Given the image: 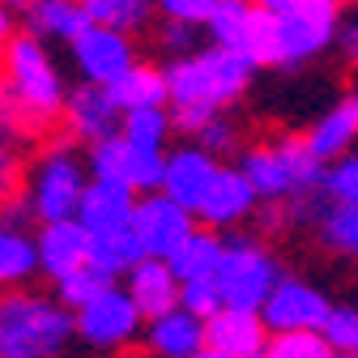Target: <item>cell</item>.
I'll return each instance as SVG.
<instances>
[{"label":"cell","instance_id":"obj_1","mask_svg":"<svg viewBox=\"0 0 358 358\" xmlns=\"http://www.w3.org/2000/svg\"><path fill=\"white\" fill-rule=\"evenodd\" d=\"M0 99L13 111L26 137L48 132L64 120L69 85L52 56V43H43L30 30H13L0 48Z\"/></svg>","mask_w":358,"mask_h":358},{"label":"cell","instance_id":"obj_2","mask_svg":"<svg viewBox=\"0 0 358 358\" xmlns=\"http://www.w3.org/2000/svg\"><path fill=\"white\" fill-rule=\"evenodd\" d=\"M162 69H166L175 128L188 132V137L205 120H213L217 111L235 107L248 94L252 73H256V64L248 56L227 52V48H217V43H205L201 52H192L184 60H171Z\"/></svg>","mask_w":358,"mask_h":358},{"label":"cell","instance_id":"obj_3","mask_svg":"<svg viewBox=\"0 0 358 358\" xmlns=\"http://www.w3.org/2000/svg\"><path fill=\"white\" fill-rule=\"evenodd\" d=\"M345 5H358V0H294L290 9L268 13L260 69H303L320 52H329Z\"/></svg>","mask_w":358,"mask_h":358},{"label":"cell","instance_id":"obj_4","mask_svg":"<svg viewBox=\"0 0 358 358\" xmlns=\"http://www.w3.org/2000/svg\"><path fill=\"white\" fill-rule=\"evenodd\" d=\"M73 333L77 316H69L64 303L38 294L0 299V358H56Z\"/></svg>","mask_w":358,"mask_h":358},{"label":"cell","instance_id":"obj_5","mask_svg":"<svg viewBox=\"0 0 358 358\" xmlns=\"http://www.w3.org/2000/svg\"><path fill=\"white\" fill-rule=\"evenodd\" d=\"M239 166L252 179V188L260 192V201H286L294 192L324 188V175H329V162H320L307 150V137H282L273 145H252Z\"/></svg>","mask_w":358,"mask_h":358},{"label":"cell","instance_id":"obj_6","mask_svg":"<svg viewBox=\"0 0 358 358\" xmlns=\"http://www.w3.org/2000/svg\"><path fill=\"white\" fill-rule=\"evenodd\" d=\"M85 184H90V166L77 158L73 137H64V141H52L34 158L22 196L30 201L38 222H60V217H77Z\"/></svg>","mask_w":358,"mask_h":358},{"label":"cell","instance_id":"obj_7","mask_svg":"<svg viewBox=\"0 0 358 358\" xmlns=\"http://www.w3.org/2000/svg\"><path fill=\"white\" fill-rule=\"evenodd\" d=\"M278 282H282L278 278V260L268 256L260 243H252V239L227 243L222 264H217V290H222V303H227V307L260 311Z\"/></svg>","mask_w":358,"mask_h":358},{"label":"cell","instance_id":"obj_8","mask_svg":"<svg viewBox=\"0 0 358 358\" xmlns=\"http://www.w3.org/2000/svg\"><path fill=\"white\" fill-rule=\"evenodd\" d=\"M69 56L81 81H94V85H115L132 64L141 60L137 52V34H124L111 26L90 22L73 43H69Z\"/></svg>","mask_w":358,"mask_h":358},{"label":"cell","instance_id":"obj_9","mask_svg":"<svg viewBox=\"0 0 358 358\" xmlns=\"http://www.w3.org/2000/svg\"><path fill=\"white\" fill-rule=\"evenodd\" d=\"M141 320H145V311L137 307V299H132L128 290H120V286H107L85 307H77V333L94 350L128 345L132 337L141 333Z\"/></svg>","mask_w":358,"mask_h":358},{"label":"cell","instance_id":"obj_10","mask_svg":"<svg viewBox=\"0 0 358 358\" xmlns=\"http://www.w3.org/2000/svg\"><path fill=\"white\" fill-rule=\"evenodd\" d=\"M192 209L188 205H179V201H171L166 192H150V196H141L137 201V213H132V235L141 239V248H145V256H162V260H171L175 252H179V243H184L196 227H192Z\"/></svg>","mask_w":358,"mask_h":358},{"label":"cell","instance_id":"obj_11","mask_svg":"<svg viewBox=\"0 0 358 358\" xmlns=\"http://www.w3.org/2000/svg\"><path fill=\"white\" fill-rule=\"evenodd\" d=\"M124 124V107L115 103L111 85H94V81H77L69 85V99H64V132L73 141L94 145L111 132H120Z\"/></svg>","mask_w":358,"mask_h":358},{"label":"cell","instance_id":"obj_12","mask_svg":"<svg viewBox=\"0 0 358 358\" xmlns=\"http://www.w3.org/2000/svg\"><path fill=\"white\" fill-rule=\"evenodd\" d=\"M264 30H268V9H260L256 0H222L205 26L209 43L248 56L256 69H260V52H264Z\"/></svg>","mask_w":358,"mask_h":358},{"label":"cell","instance_id":"obj_13","mask_svg":"<svg viewBox=\"0 0 358 358\" xmlns=\"http://www.w3.org/2000/svg\"><path fill=\"white\" fill-rule=\"evenodd\" d=\"M329 311L333 307H329V299L316 286L294 282V278H282L273 286V294L264 299L260 316H264L268 333H290V329H324Z\"/></svg>","mask_w":358,"mask_h":358},{"label":"cell","instance_id":"obj_14","mask_svg":"<svg viewBox=\"0 0 358 358\" xmlns=\"http://www.w3.org/2000/svg\"><path fill=\"white\" fill-rule=\"evenodd\" d=\"M213 175H217V154H209L205 145H179L166 154V166H162V184L158 192H166L171 201L179 205H188L196 213V205L205 201L209 184H213Z\"/></svg>","mask_w":358,"mask_h":358},{"label":"cell","instance_id":"obj_15","mask_svg":"<svg viewBox=\"0 0 358 358\" xmlns=\"http://www.w3.org/2000/svg\"><path fill=\"white\" fill-rule=\"evenodd\" d=\"M13 5V17H17V30H30L38 34L43 43H69L90 26L81 0H9Z\"/></svg>","mask_w":358,"mask_h":358},{"label":"cell","instance_id":"obj_16","mask_svg":"<svg viewBox=\"0 0 358 358\" xmlns=\"http://www.w3.org/2000/svg\"><path fill=\"white\" fill-rule=\"evenodd\" d=\"M256 201H260V192L252 188L243 166H217L205 201L196 205V217L209 222V227H231V222H243L256 213Z\"/></svg>","mask_w":358,"mask_h":358},{"label":"cell","instance_id":"obj_17","mask_svg":"<svg viewBox=\"0 0 358 358\" xmlns=\"http://www.w3.org/2000/svg\"><path fill=\"white\" fill-rule=\"evenodd\" d=\"M205 345L227 350V354H235V358H264L268 324H264L260 311H248V307H222L217 316L205 320Z\"/></svg>","mask_w":358,"mask_h":358},{"label":"cell","instance_id":"obj_18","mask_svg":"<svg viewBox=\"0 0 358 358\" xmlns=\"http://www.w3.org/2000/svg\"><path fill=\"white\" fill-rule=\"evenodd\" d=\"M137 188L132 184H111V179H94L90 175L85 184V196L77 205V217L90 235L99 231H120V227H132V213H137Z\"/></svg>","mask_w":358,"mask_h":358},{"label":"cell","instance_id":"obj_19","mask_svg":"<svg viewBox=\"0 0 358 358\" xmlns=\"http://www.w3.org/2000/svg\"><path fill=\"white\" fill-rule=\"evenodd\" d=\"M90 264V231L81 227V217H60V222H43L38 231V268L52 282L64 273Z\"/></svg>","mask_w":358,"mask_h":358},{"label":"cell","instance_id":"obj_20","mask_svg":"<svg viewBox=\"0 0 358 358\" xmlns=\"http://www.w3.org/2000/svg\"><path fill=\"white\" fill-rule=\"evenodd\" d=\"M128 294L137 299V307L145 311V320L166 316L171 307H179V294H184V282L171 268V260L162 256H141L128 268Z\"/></svg>","mask_w":358,"mask_h":358},{"label":"cell","instance_id":"obj_21","mask_svg":"<svg viewBox=\"0 0 358 358\" xmlns=\"http://www.w3.org/2000/svg\"><path fill=\"white\" fill-rule=\"evenodd\" d=\"M358 141V90L345 94L333 111H324L307 132V150L316 154L320 162H337L350 154V145Z\"/></svg>","mask_w":358,"mask_h":358},{"label":"cell","instance_id":"obj_22","mask_svg":"<svg viewBox=\"0 0 358 358\" xmlns=\"http://www.w3.org/2000/svg\"><path fill=\"white\" fill-rule=\"evenodd\" d=\"M150 350L158 358H196L205 350V320L188 307H171L166 316L150 320Z\"/></svg>","mask_w":358,"mask_h":358},{"label":"cell","instance_id":"obj_23","mask_svg":"<svg viewBox=\"0 0 358 358\" xmlns=\"http://www.w3.org/2000/svg\"><path fill=\"white\" fill-rule=\"evenodd\" d=\"M111 94L124 111H141V107H171V90H166V69L150 64V60H137L115 85Z\"/></svg>","mask_w":358,"mask_h":358},{"label":"cell","instance_id":"obj_24","mask_svg":"<svg viewBox=\"0 0 358 358\" xmlns=\"http://www.w3.org/2000/svg\"><path fill=\"white\" fill-rule=\"evenodd\" d=\"M38 268V239H30L22 227L0 217V286H26Z\"/></svg>","mask_w":358,"mask_h":358},{"label":"cell","instance_id":"obj_25","mask_svg":"<svg viewBox=\"0 0 358 358\" xmlns=\"http://www.w3.org/2000/svg\"><path fill=\"white\" fill-rule=\"evenodd\" d=\"M145 256L141 239L132 235V227H120V231H99V235H90V264L103 268L107 278H120L128 273L132 264H137Z\"/></svg>","mask_w":358,"mask_h":358},{"label":"cell","instance_id":"obj_26","mask_svg":"<svg viewBox=\"0 0 358 358\" xmlns=\"http://www.w3.org/2000/svg\"><path fill=\"white\" fill-rule=\"evenodd\" d=\"M222 252H227V243H222L213 231H192L184 243H179V252L171 256V268L179 273V282H196V278H217V264H222Z\"/></svg>","mask_w":358,"mask_h":358},{"label":"cell","instance_id":"obj_27","mask_svg":"<svg viewBox=\"0 0 358 358\" xmlns=\"http://www.w3.org/2000/svg\"><path fill=\"white\" fill-rule=\"evenodd\" d=\"M81 9L90 22L124 30V34H145L158 17L154 0H81Z\"/></svg>","mask_w":358,"mask_h":358},{"label":"cell","instance_id":"obj_28","mask_svg":"<svg viewBox=\"0 0 358 358\" xmlns=\"http://www.w3.org/2000/svg\"><path fill=\"white\" fill-rule=\"evenodd\" d=\"M85 166H90L94 179H111V184H132V188H137V158H132V145L124 141V132H111V137L90 145Z\"/></svg>","mask_w":358,"mask_h":358},{"label":"cell","instance_id":"obj_29","mask_svg":"<svg viewBox=\"0 0 358 358\" xmlns=\"http://www.w3.org/2000/svg\"><path fill=\"white\" fill-rule=\"evenodd\" d=\"M124 141L132 150H158L166 154V141H171V132H175V115L166 107H141V111H124Z\"/></svg>","mask_w":358,"mask_h":358},{"label":"cell","instance_id":"obj_30","mask_svg":"<svg viewBox=\"0 0 358 358\" xmlns=\"http://www.w3.org/2000/svg\"><path fill=\"white\" fill-rule=\"evenodd\" d=\"M22 141L26 132L13 120V111L0 99V205L9 196H17V179H22Z\"/></svg>","mask_w":358,"mask_h":358},{"label":"cell","instance_id":"obj_31","mask_svg":"<svg viewBox=\"0 0 358 358\" xmlns=\"http://www.w3.org/2000/svg\"><path fill=\"white\" fill-rule=\"evenodd\" d=\"M150 34V48L171 64V60H184L192 52H201V26L192 22H175V17H154V26L145 30Z\"/></svg>","mask_w":358,"mask_h":358},{"label":"cell","instance_id":"obj_32","mask_svg":"<svg viewBox=\"0 0 358 358\" xmlns=\"http://www.w3.org/2000/svg\"><path fill=\"white\" fill-rule=\"evenodd\" d=\"M264 358H337V350L324 337V329H290L268 337Z\"/></svg>","mask_w":358,"mask_h":358},{"label":"cell","instance_id":"obj_33","mask_svg":"<svg viewBox=\"0 0 358 358\" xmlns=\"http://www.w3.org/2000/svg\"><path fill=\"white\" fill-rule=\"evenodd\" d=\"M320 239L333 252L358 256V201H333L329 213L320 217Z\"/></svg>","mask_w":358,"mask_h":358},{"label":"cell","instance_id":"obj_34","mask_svg":"<svg viewBox=\"0 0 358 358\" xmlns=\"http://www.w3.org/2000/svg\"><path fill=\"white\" fill-rule=\"evenodd\" d=\"M56 286H60V303L77 311V307H85L94 294H103L111 286V278L103 273V268H94V264H81V268H73V273H64Z\"/></svg>","mask_w":358,"mask_h":358},{"label":"cell","instance_id":"obj_35","mask_svg":"<svg viewBox=\"0 0 358 358\" xmlns=\"http://www.w3.org/2000/svg\"><path fill=\"white\" fill-rule=\"evenodd\" d=\"M179 307H188L192 316H201V320L217 316V311L227 307V303H222V290H217V278H196V282H184Z\"/></svg>","mask_w":358,"mask_h":358},{"label":"cell","instance_id":"obj_36","mask_svg":"<svg viewBox=\"0 0 358 358\" xmlns=\"http://www.w3.org/2000/svg\"><path fill=\"white\" fill-rule=\"evenodd\" d=\"M324 337L337 354H358V307H333L324 320Z\"/></svg>","mask_w":358,"mask_h":358},{"label":"cell","instance_id":"obj_37","mask_svg":"<svg viewBox=\"0 0 358 358\" xmlns=\"http://www.w3.org/2000/svg\"><path fill=\"white\" fill-rule=\"evenodd\" d=\"M324 192H329V201H358V154H345V158L329 162Z\"/></svg>","mask_w":358,"mask_h":358},{"label":"cell","instance_id":"obj_38","mask_svg":"<svg viewBox=\"0 0 358 358\" xmlns=\"http://www.w3.org/2000/svg\"><path fill=\"white\" fill-rule=\"evenodd\" d=\"M192 137H196V145H205L209 154L222 158V154H231V150L239 145V128H235L231 120H222V111H217L213 120H205V124L192 132Z\"/></svg>","mask_w":358,"mask_h":358},{"label":"cell","instance_id":"obj_39","mask_svg":"<svg viewBox=\"0 0 358 358\" xmlns=\"http://www.w3.org/2000/svg\"><path fill=\"white\" fill-rule=\"evenodd\" d=\"M222 5V0H154L158 17H175V22H192V26H209L213 9Z\"/></svg>","mask_w":358,"mask_h":358},{"label":"cell","instance_id":"obj_40","mask_svg":"<svg viewBox=\"0 0 358 358\" xmlns=\"http://www.w3.org/2000/svg\"><path fill=\"white\" fill-rule=\"evenodd\" d=\"M337 43H341V56L358 69V22H345V26L337 30Z\"/></svg>","mask_w":358,"mask_h":358},{"label":"cell","instance_id":"obj_41","mask_svg":"<svg viewBox=\"0 0 358 358\" xmlns=\"http://www.w3.org/2000/svg\"><path fill=\"white\" fill-rule=\"evenodd\" d=\"M256 5H260V9H268V13H278V9H290L294 0H256Z\"/></svg>","mask_w":358,"mask_h":358},{"label":"cell","instance_id":"obj_42","mask_svg":"<svg viewBox=\"0 0 358 358\" xmlns=\"http://www.w3.org/2000/svg\"><path fill=\"white\" fill-rule=\"evenodd\" d=\"M196 358H235V354H227V350H213V345H205Z\"/></svg>","mask_w":358,"mask_h":358},{"label":"cell","instance_id":"obj_43","mask_svg":"<svg viewBox=\"0 0 358 358\" xmlns=\"http://www.w3.org/2000/svg\"><path fill=\"white\" fill-rule=\"evenodd\" d=\"M337 358H358V354H337Z\"/></svg>","mask_w":358,"mask_h":358},{"label":"cell","instance_id":"obj_44","mask_svg":"<svg viewBox=\"0 0 358 358\" xmlns=\"http://www.w3.org/2000/svg\"><path fill=\"white\" fill-rule=\"evenodd\" d=\"M0 48H5V43H0Z\"/></svg>","mask_w":358,"mask_h":358}]
</instances>
